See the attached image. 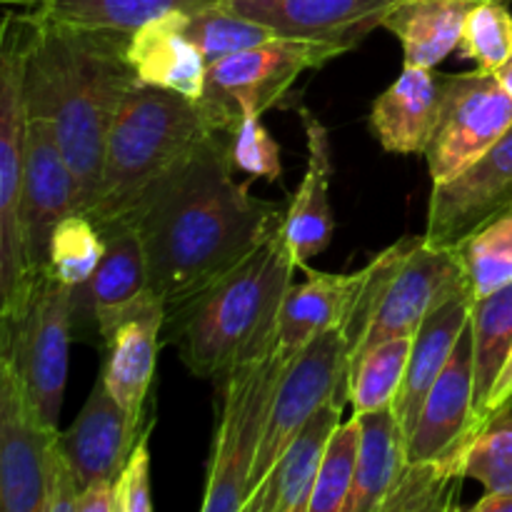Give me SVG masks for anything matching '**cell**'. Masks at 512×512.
I'll return each instance as SVG.
<instances>
[{"label": "cell", "instance_id": "f1b7e54d", "mask_svg": "<svg viewBox=\"0 0 512 512\" xmlns=\"http://www.w3.org/2000/svg\"><path fill=\"white\" fill-rule=\"evenodd\" d=\"M470 333H473L475 435H478L483 430L488 400L512 350V283L498 293L473 300Z\"/></svg>", "mask_w": 512, "mask_h": 512}, {"label": "cell", "instance_id": "484cf974", "mask_svg": "<svg viewBox=\"0 0 512 512\" xmlns=\"http://www.w3.org/2000/svg\"><path fill=\"white\" fill-rule=\"evenodd\" d=\"M358 420V468L345 512H380L408 465V435L393 408L363 413Z\"/></svg>", "mask_w": 512, "mask_h": 512}, {"label": "cell", "instance_id": "ab89813d", "mask_svg": "<svg viewBox=\"0 0 512 512\" xmlns=\"http://www.w3.org/2000/svg\"><path fill=\"white\" fill-rule=\"evenodd\" d=\"M80 503V483L70 468L68 458L55 443L53 458L48 470V495H45V512H78Z\"/></svg>", "mask_w": 512, "mask_h": 512}, {"label": "cell", "instance_id": "836d02e7", "mask_svg": "<svg viewBox=\"0 0 512 512\" xmlns=\"http://www.w3.org/2000/svg\"><path fill=\"white\" fill-rule=\"evenodd\" d=\"M188 33L208 60V68L228 55L275 38L268 25L243 18L220 3L188 13Z\"/></svg>", "mask_w": 512, "mask_h": 512}, {"label": "cell", "instance_id": "ee69618b", "mask_svg": "<svg viewBox=\"0 0 512 512\" xmlns=\"http://www.w3.org/2000/svg\"><path fill=\"white\" fill-rule=\"evenodd\" d=\"M495 78H498L500 85H503V88L512 95V55L508 60H505L503 65H500L498 70H495Z\"/></svg>", "mask_w": 512, "mask_h": 512}, {"label": "cell", "instance_id": "5b68a950", "mask_svg": "<svg viewBox=\"0 0 512 512\" xmlns=\"http://www.w3.org/2000/svg\"><path fill=\"white\" fill-rule=\"evenodd\" d=\"M463 293L473 285L458 248L430 245L423 233L385 248L363 268L343 325L350 363L385 340L413 338L433 310Z\"/></svg>", "mask_w": 512, "mask_h": 512}, {"label": "cell", "instance_id": "1f68e13d", "mask_svg": "<svg viewBox=\"0 0 512 512\" xmlns=\"http://www.w3.org/2000/svg\"><path fill=\"white\" fill-rule=\"evenodd\" d=\"M475 298H485L512 283V210L495 218L458 245Z\"/></svg>", "mask_w": 512, "mask_h": 512}, {"label": "cell", "instance_id": "7402d4cb", "mask_svg": "<svg viewBox=\"0 0 512 512\" xmlns=\"http://www.w3.org/2000/svg\"><path fill=\"white\" fill-rule=\"evenodd\" d=\"M443 108V85L430 68L403 65L385 93L375 98L370 110V130L385 153H425Z\"/></svg>", "mask_w": 512, "mask_h": 512}, {"label": "cell", "instance_id": "f6af8a7d", "mask_svg": "<svg viewBox=\"0 0 512 512\" xmlns=\"http://www.w3.org/2000/svg\"><path fill=\"white\" fill-rule=\"evenodd\" d=\"M470 3H480V0H470ZM498 3H510V0H498Z\"/></svg>", "mask_w": 512, "mask_h": 512}, {"label": "cell", "instance_id": "9a60e30c", "mask_svg": "<svg viewBox=\"0 0 512 512\" xmlns=\"http://www.w3.org/2000/svg\"><path fill=\"white\" fill-rule=\"evenodd\" d=\"M400 0H220L243 18L263 23L280 38L313 40L340 55L358 48Z\"/></svg>", "mask_w": 512, "mask_h": 512}, {"label": "cell", "instance_id": "8992f818", "mask_svg": "<svg viewBox=\"0 0 512 512\" xmlns=\"http://www.w3.org/2000/svg\"><path fill=\"white\" fill-rule=\"evenodd\" d=\"M33 28V18L28 13H5L0 43V323L20 318L35 285L20 230L28 135L25 63Z\"/></svg>", "mask_w": 512, "mask_h": 512}, {"label": "cell", "instance_id": "7a4b0ae2", "mask_svg": "<svg viewBox=\"0 0 512 512\" xmlns=\"http://www.w3.org/2000/svg\"><path fill=\"white\" fill-rule=\"evenodd\" d=\"M33 25L25 108L53 128L78 183L80 213L88 215L98 195L110 125L138 83L128 60L130 35L40 18H33Z\"/></svg>", "mask_w": 512, "mask_h": 512}, {"label": "cell", "instance_id": "e575fe53", "mask_svg": "<svg viewBox=\"0 0 512 512\" xmlns=\"http://www.w3.org/2000/svg\"><path fill=\"white\" fill-rule=\"evenodd\" d=\"M358 448L360 420L353 413V418L343 420L333 430V435H330L308 512H345L350 493H353L355 468H358Z\"/></svg>", "mask_w": 512, "mask_h": 512}, {"label": "cell", "instance_id": "8fae6325", "mask_svg": "<svg viewBox=\"0 0 512 512\" xmlns=\"http://www.w3.org/2000/svg\"><path fill=\"white\" fill-rule=\"evenodd\" d=\"M440 85L443 108L423 153L433 183L458 175L512 128V95L495 73L478 68L440 78Z\"/></svg>", "mask_w": 512, "mask_h": 512}, {"label": "cell", "instance_id": "f35d334b", "mask_svg": "<svg viewBox=\"0 0 512 512\" xmlns=\"http://www.w3.org/2000/svg\"><path fill=\"white\" fill-rule=\"evenodd\" d=\"M155 415L148 420L145 430L140 433L138 443L130 450L123 470L115 478V498H118V512H150L153 498H150V433H153Z\"/></svg>", "mask_w": 512, "mask_h": 512}, {"label": "cell", "instance_id": "4dcf8cb0", "mask_svg": "<svg viewBox=\"0 0 512 512\" xmlns=\"http://www.w3.org/2000/svg\"><path fill=\"white\" fill-rule=\"evenodd\" d=\"M465 458V455H463ZM463 458L408 460L380 512H445L458 508Z\"/></svg>", "mask_w": 512, "mask_h": 512}, {"label": "cell", "instance_id": "e0dca14e", "mask_svg": "<svg viewBox=\"0 0 512 512\" xmlns=\"http://www.w3.org/2000/svg\"><path fill=\"white\" fill-rule=\"evenodd\" d=\"M165 313L168 310L158 293L148 290L103 340L105 363L100 375L105 388L140 428L153 418V380L163 345Z\"/></svg>", "mask_w": 512, "mask_h": 512}, {"label": "cell", "instance_id": "cb8c5ba5", "mask_svg": "<svg viewBox=\"0 0 512 512\" xmlns=\"http://www.w3.org/2000/svg\"><path fill=\"white\" fill-rule=\"evenodd\" d=\"M305 273L308 278L290 285L280 305L278 350L285 360H293L318 335L343 328L363 283V270L318 273L305 268Z\"/></svg>", "mask_w": 512, "mask_h": 512}, {"label": "cell", "instance_id": "7bdbcfd3", "mask_svg": "<svg viewBox=\"0 0 512 512\" xmlns=\"http://www.w3.org/2000/svg\"><path fill=\"white\" fill-rule=\"evenodd\" d=\"M475 512H512V490L505 493H485L473 505Z\"/></svg>", "mask_w": 512, "mask_h": 512}, {"label": "cell", "instance_id": "4fadbf2b", "mask_svg": "<svg viewBox=\"0 0 512 512\" xmlns=\"http://www.w3.org/2000/svg\"><path fill=\"white\" fill-rule=\"evenodd\" d=\"M508 210H512V128L458 175L433 183L423 235L430 245L458 248Z\"/></svg>", "mask_w": 512, "mask_h": 512}, {"label": "cell", "instance_id": "7c38bea8", "mask_svg": "<svg viewBox=\"0 0 512 512\" xmlns=\"http://www.w3.org/2000/svg\"><path fill=\"white\" fill-rule=\"evenodd\" d=\"M58 435L60 428L43 423L18 375L0 360V510L45 512Z\"/></svg>", "mask_w": 512, "mask_h": 512}, {"label": "cell", "instance_id": "5bb4252c", "mask_svg": "<svg viewBox=\"0 0 512 512\" xmlns=\"http://www.w3.org/2000/svg\"><path fill=\"white\" fill-rule=\"evenodd\" d=\"M70 213H80V193L73 170H70L48 120L40 115H28L20 230H23L25 260L35 278L48 270V248L53 230Z\"/></svg>", "mask_w": 512, "mask_h": 512}, {"label": "cell", "instance_id": "83f0119b", "mask_svg": "<svg viewBox=\"0 0 512 512\" xmlns=\"http://www.w3.org/2000/svg\"><path fill=\"white\" fill-rule=\"evenodd\" d=\"M215 3L220 0H25V10L40 20L133 35L165 13H195Z\"/></svg>", "mask_w": 512, "mask_h": 512}, {"label": "cell", "instance_id": "44dd1931", "mask_svg": "<svg viewBox=\"0 0 512 512\" xmlns=\"http://www.w3.org/2000/svg\"><path fill=\"white\" fill-rule=\"evenodd\" d=\"M308 138V168L298 193L285 210L283 233L285 245L293 255L295 265L305 268L310 258L323 253L333 240V208H330V180H333V155H330V138L325 125L310 113L300 110Z\"/></svg>", "mask_w": 512, "mask_h": 512}, {"label": "cell", "instance_id": "603a6c76", "mask_svg": "<svg viewBox=\"0 0 512 512\" xmlns=\"http://www.w3.org/2000/svg\"><path fill=\"white\" fill-rule=\"evenodd\" d=\"M343 408L345 400L333 398L305 423L243 512H308L328 440L343 423Z\"/></svg>", "mask_w": 512, "mask_h": 512}, {"label": "cell", "instance_id": "d590c367", "mask_svg": "<svg viewBox=\"0 0 512 512\" xmlns=\"http://www.w3.org/2000/svg\"><path fill=\"white\" fill-rule=\"evenodd\" d=\"M460 53L480 70L495 73L512 55V15L508 3L480 0L465 18Z\"/></svg>", "mask_w": 512, "mask_h": 512}, {"label": "cell", "instance_id": "2e32d148", "mask_svg": "<svg viewBox=\"0 0 512 512\" xmlns=\"http://www.w3.org/2000/svg\"><path fill=\"white\" fill-rule=\"evenodd\" d=\"M105 253L88 283L73 288V335L103 343L113 325L143 298L150 288L148 258L143 240L130 223L100 230Z\"/></svg>", "mask_w": 512, "mask_h": 512}, {"label": "cell", "instance_id": "30bf717a", "mask_svg": "<svg viewBox=\"0 0 512 512\" xmlns=\"http://www.w3.org/2000/svg\"><path fill=\"white\" fill-rule=\"evenodd\" d=\"M348 368L350 350L343 328L318 335L293 360H288L270 403L263 443L250 475V498L305 423L333 398L348 400Z\"/></svg>", "mask_w": 512, "mask_h": 512}, {"label": "cell", "instance_id": "52a82bcc", "mask_svg": "<svg viewBox=\"0 0 512 512\" xmlns=\"http://www.w3.org/2000/svg\"><path fill=\"white\" fill-rule=\"evenodd\" d=\"M285 365L288 360L275 345L265 355L235 365L215 380L218 425L200 503L203 512H243L250 498V475L263 443L270 403Z\"/></svg>", "mask_w": 512, "mask_h": 512}, {"label": "cell", "instance_id": "f546056e", "mask_svg": "<svg viewBox=\"0 0 512 512\" xmlns=\"http://www.w3.org/2000/svg\"><path fill=\"white\" fill-rule=\"evenodd\" d=\"M413 338H393L360 355L348 370V400L353 413L393 408L408 368Z\"/></svg>", "mask_w": 512, "mask_h": 512}, {"label": "cell", "instance_id": "ba28073f", "mask_svg": "<svg viewBox=\"0 0 512 512\" xmlns=\"http://www.w3.org/2000/svg\"><path fill=\"white\" fill-rule=\"evenodd\" d=\"M73 338V288L48 270L35 278L20 318L0 323V360L13 368L30 405L50 428H58Z\"/></svg>", "mask_w": 512, "mask_h": 512}, {"label": "cell", "instance_id": "4316f807", "mask_svg": "<svg viewBox=\"0 0 512 512\" xmlns=\"http://www.w3.org/2000/svg\"><path fill=\"white\" fill-rule=\"evenodd\" d=\"M470 0H400L383 20L403 45L405 65L430 68L460 48Z\"/></svg>", "mask_w": 512, "mask_h": 512}, {"label": "cell", "instance_id": "9c48e42d", "mask_svg": "<svg viewBox=\"0 0 512 512\" xmlns=\"http://www.w3.org/2000/svg\"><path fill=\"white\" fill-rule=\"evenodd\" d=\"M333 58L340 53L330 45L275 35L210 65L198 105L213 133L230 135L245 113H268L283 103L300 73L323 68Z\"/></svg>", "mask_w": 512, "mask_h": 512}, {"label": "cell", "instance_id": "74e56055", "mask_svg": "<svg viewBox=\"0 0 512 512\" xmlns=\"http://www.w3.org/2000/svg\"><path fill=\"white\" fill-rule=\"evenodd\" d=\"M230 158L235 170L248 178L278 183L283 178V163H280V148L263 125V115L245 113L238 128L230 133Z\"/></svg>", "mask_w": 512, "mask_h": 512}, {"label": "cell", "instance_id": "d4e9b609", "mask_svg": "<svg viewBox=\"0 0 512 512\" xmlns=\"http://www.w3.org/2000/svg\"><path fill=\"white\" fill-rule=\"evenodd\" d=\"M473 300V293H463L458 298L448 300L438 310H433L423 320L418 333L413 335L408 368H405L403 385H400V393L393 405L395 415H398L408 438L413 433L415 423H418L425 395L430 393L433 383L440 378L450 355H453L455 345H458V338L468 328Z\"/></svg>", "mask_w": 512, "mask_h": 512}, {"label": "cell", "instance_id": "277c9868", "mask_svg": "<svg viewBox=\"0 0 512 512\" xmlns=\"http://www.w3.org/2000/svg\"><path fill=\"white\" fill-rule=\"evenodd\" d=\"M210 133L198 100L138 80L110 125L98 195L88 218L100 230L133 223L145 198Z\"/></svg>", "mask_w": 512, "mask_h": 512}, {"label": "cell", "instance_id": "6da1fadb", "mask_svg": "<svg viewBox=\"0 0 512 512\" xmlns=\"http://www.w3.org/2000/svg\"><path fill=\"white\" fill-rule=\"evenodd\" d=\"M230 135L210 133L135 213L150 288L165 310L185 303L248 258L283 225L285 205L235 180Z\"/></svg>", "mask_w": 512, "mask_h": 512}, {"label": "cell", "instance_id": "ffe728a7", "mask_svg": "<svg viewBox=\"0 0 512 512\" xmlns=\"http://www.w3.org/2000/svg\"><path fill=\"white\" fill-rule=\"evenodd\" d=\"M128 60L140 83L200 100L208 85V60L188 33V13H165L140 25L128 43Z\"/></svg>", "mask_w": 512, "mask_h": 512}, {"label": "cell", "instance_id": "ac0fdd59", "mask_svg": "<svg viewBox=\"0 0 512 512\" xmlns=\"http://www.w3.org/2000/svg\"><path fill=\"white\" fill-rule=\"evenodd\" d=\"M475 438V375L473 333L458 338L448 365L435 380L408 438V460L463 458Z\"/></svg>", "mask_w": 512, "mask_h": 512}, {"label": "cell", "instance_id": "3957f363", "mask_svg": "<svg viewBox=\"0 0 512 512\" xmlns=\"http://www.w3.org/2000/svg\"><path fill=\"white\" fill-rule=\"evenodd\" d=\"M295 260L280 228L233 270L165 313L163 345H173L195 378L218 380L278 345L280 305Z\"/></svg>", "mask_w": 512, "mask_h": 512}, {"label": "cell", "instance_id": "60d3db41", "mask_svg": "<svg viewBox=\"0 0 512 512\" xmlns=\"http://www.w3.org/2000/svg\"><path fill=\"white\" fill-rule=\"evenodd\" d=\"M78 512H118L115 480H93L80 490Z\"/></svg>", "mask_w": 512, "mask_h": 512}, {"label": "cell", "instance_id": "b9f144b4", "mask_svg": "<svg viewBox=\"0 0 512 512\" xmlns=\"http://www.w3.org/2000/svg\"><path fill=\"white\" fill-rule=\"evenodd\" d=\"M510 408H512V350L508 355V363H505L503 373L498 375V383H495L493 395H490V400H488V410H485L483 428L490 423V420L498 418V415L510 413Z\"/></svg>", "mask_w": 512, "mask_h": 512}, {"label": "cell", "instance_id": "8d00e7d4", "mask_svg": "<svg viewBox=\"0 0 512 512\" xmlns=\"http://www.w3.org/2000/svg\"><path fill=\"white\" fill-rule=\"evenodd\" d=\"M465 478L475 480L485 493L512 490V413L490 420L473 440L463 458Z\"/></svg>", "mask_w": 512, "mask_h": 512}, {"label": "cell", "instance_id": "d6a6232c", "mask_svg": "<svg viewBox=\"0 0 512 512\" xmlns=\"http://www.w3.org/2000/svg\"><path fill=\"white\" fill-rule=\"evenodd\" d=\"M105 253V238L98 225L83 213H70L53 230L48 248V273L68 288L88 283Z\"/></svg>", "mask_w": 512, "mask_h": 512}, {"label": "cell", "instance_id": "d6986e66", "mask_svg": "<svg viewBox=\"0 0 512 512\" xmlns=\"http://www.w3.org/2000/svg\"><path fill=\"white\" fill-rule=\"evenodd\" d=\"M145 428L135 425L98 375L73 423L60 430L58 443L80 490L93 480H115Z\"/></svg>", "mask_w": 512, "mask_h": 512}]
</instances>
